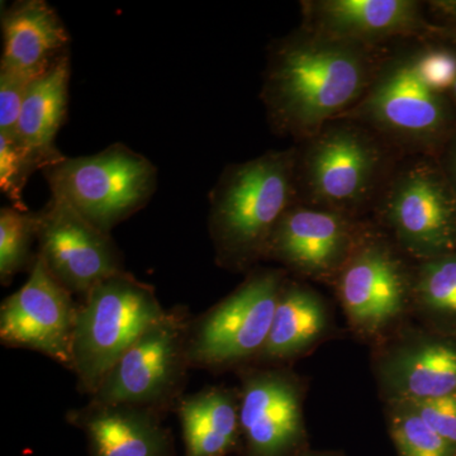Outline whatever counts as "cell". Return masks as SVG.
<instances>
[{
    "label": "cell",
    "mask_w": 456,
    "mask_h": 456,
    "mask_svg": "<svg viewBox=\"0 0 456 456\" xmlns=\"http://www.w3.org/2000/svg\"><path fill=\"white\" fill-rule=\"evenodd\" d=\"M377 66L370 47L302 28L273 45L261 99L273 130L307 139L359 103Z\"/></svg>",
    "instance_id": "6da1fadb"
},
{
    "label": "cell",
    "mask_w": 456,
    "mask_h": 456,
    "mask_svg": "<svg viewBox=\"0 0 456 456\" xmlns=\"http://www.w3.org/2000/svg\"><path fill=\"white\" fill-rule=\"evenodd\" d=\"M296 149L268 151L228 165L209 193L208 232L215 260L232 273H250L265 261L270 239L296 203Z\"/></svg>",
    "instance_id": "7a4b0ae2"
},
{
    "label": "cell",
    "mask_w": 456,
    "mask_h": 456,
    "mask_svg": "<svg viewBox=\"0 0 456 456\" xmlns=\"http://www.w3.org/2000/svg\"><path fill=\"white\" fill-rule=\"evenodd\" d=\"M415 264L383 230L367 224L331 284L356 340L374 346L413 321Z\"/></svg>",
    "instance_id": "3957f363"
},
{
    "label": "cell",
    "mask_w": 456,
    "mask_h": 456,
    "mask_svg": "<svg viewBox=\"0 0 456 456\" xmlns=\"http://www.w3.org/2000/svg\"><path fill=\"white\" fill-rule=\"evenodd\" d=\"M167 310L155 288L126 270L95 285L79 303L73 373L92 397L110 368Z\"/></svg>",
    "instance_id": "277c9868"
},
{
    "label": "cell",
    "mask_w": 456,
    "mask_h": 456,
    "mask_svg": "<svg viewBox=\"0 0 456 456\" xmlns=\"http://www.w3.org/2000/svg\"><path fill=\"white\" fill-rule=\"evenodd\" d=\"M288 273L255 268L220 302L191 320L188 360L191 369L224 373L254 364L265 346Z\"/></svg>",
    "instance_id": "5b68a950"
},
{
    "label": "cell",
    "mask_w": 456,
    "mask_h": 456,
    "mask_svg": "<svg viewBox=\"0 0 456 456\" xmlns=\"http://www.w3.org/2000/svg\"><path fill=\"white\" fill-rule=\"evenodd\" d=\"M51 196L61 198L104 232L141 211L158 189V169L121 142L101 152L66 158L42 170Z\"/></svg>",
    "instance_id": "8992f818"
},
{
    "label": "cell",
    "mask_w": 456,
    "mask_h": 456,
    "mask_svg": "<svg viewBox=\"0 0 456 456\" xmlns=\"http://www.w3.org/2000/svg\"><path fill=\"white\" fill-rule=\"evenodd\" d=\"M184 308L167 310L108 371L90 401L127 404L165 412L183 395L191 368Z\"/></svg>",
    "instance_id": "52a82bcc"
},
{
    "label": "cell",
    "mask_w": 456,
    "mask_h": 456,
    "mask_svg": "<svg viewBox=\"0 0 456 456\" xmlns=\"http://www.w3.org/2000/svg\"><path fill=\"white\" fill-rule=\"evenodd\" d=\"M342 117L368 123L389 139L412 147L434 146L452 122L445 95L422 77L419 50L378 66L367 93Z\"/></svg>",
    "instance_id": "ba28073f"
},
{
    "label": "cell",
    "mask_w": 456,
    "mask_h": 456,
    "mask_svg": "<svg viewBox=\"0 0 456 456\" xmlns=\"http://www.w3.org/2000/svg\"><path fill=\"white\" fill-rule=\"evenodd\" d=\"M380 224L415 263L456 251V193L445 173L426 161L408 165L393 178Z\"/></svg>",
    "instance_id": "9c48e42d"
},
{
    "label": "cell",
    "mask_w": 456,
    "mask_h": 456,
    "mask_svg": "<svg viewBox=\"0 0 456 456\" xmlns=\"http://www.w3.org/2000/svg\"><path fill=\"white\" fill-rule=\"evenodd\" d=\"M245 456H296L310 449L305 419L307 378L292 367L237 370Z\"/></svg>",
    "instance_id": "30bf717a"
},
{
    "label": "cell",
    "mask_w": 456,
    "mask_h": 456,
    "mask_svg": "<svg viewBox=\"0 0 456 456\" xmlns=\"http://www.w3.org/2000/svg\"><path fill=\"white\" fill-rule=\"evenodd\" d=\"M383 152L373 139L351 123H329L312 137L297 160V182L311 203L353 216L377 184Z\"/></svg>",
    "instance_id": "8fae6325"
},
{
    "label": "cell",
    "mask_w": 456,
    "mask_h": 456,
    "mask_svg": "<svg viewBox=\"0 0 456 456\" xmlns=\"http://www.w3.org/2000/svg\"><path fill=\"white\" fill-rule=\"evenodd\" d=\"M370 368L383 403L456 393V338L406 323L370 347Z\"/></svg>",
    "instance_id": "7c38bea8"
},
{
    "label": "cell",
    "mask_w": 456,
    "mask_h": 456,
    "mask_svg": "<svg viewBox=\"0 0 456 456\" xmlns=\"http://www.w3.org/2000/svg\"><path fill=\"white\" fill-rule=\"evenodd\" d=\"M77 308L74 294L53 278L36 254L25 284L0 305V342L42 354L73 371Z\"/></svg>",
    "instance_id": "4fadbf2b"
},
{
    "label": "cell",
    "mask_w": 456,
    "mask_h": 456,
    "mask_svg": "<svg viewBox=\"0 0 456 456\" xmlns=\"http://www.w3.org/2000/svg\"><path fill=\"white\" fill-rule=\"evenodd\" d=\"M37 255L69 292L86 296L101 281L126 272L118 246L61 198L37 212Z\"/></svg>",
    "instance_id": "5bb4252c"
},
{
    "label": "cell",
    "mask_w": 456,
    "mask_h": 456,
    "mask_svg": "<svg viewBox=\"0 0 456 456\" xmlns=\"http://www.w3.org/2000/svg\"><path fill=\"white\" fill-rule=\"evenodd\" d=\"M365 228L346 213L294 203L270 239L265 261L278 263L288 274L331 285Z\"/></svg>",
    "instance_id": "9a60e30c"
},
{
    "label": "cell",
    "mask_w": 456,
    "mask_h": 456,
    "mask_svg": "<svg viewBox=\"0 0 456 456\" xmlns=\"http://www.w3.org/2000/svg\"><path fill=\"white\" fill-rule=\"evenodd\" d=\"M303 28L332 40L371 47L401 36L436 35V26L413 0H316L303 2Z\"/></svg>",
    "instance_id": "2e32d148"
},
{
    "label": "cell",
    "mask_w": 456,
    "mask_h": 456,
    "mask_svg": "<svg viewBox=\"0 0 456 456\" xmlns=\"http://www.w3.org/2000/svg\"><path fill=\"white\" fill-rule=\"evenodd\" d=\"M335 312L322 294L288 275L273 317L268 340L254 364L292 367L326 341L340 338Z\"/></svg>",
    "instance_id": "e0dca14e"
},
{
    "label": "cell",
    "mask_w": 456,
    "mask_h": 456,
    "mask_svg": "<svg viewBox=\"0 0 456 456\" xmlns=\"http://www.w3.org/2000/svg\"><path fill=\"white\" fill-rule=\"evenodd\" d=\"M69 424L88 441L90 456H171L173 440L160 412L90 401L69 411Z\"/></svg>",
    "instance_id": "ac0fdd59"
},
{
    "label": "cell",
    "mask_w": 456,
    "mask_h": 456,
    "mask_svg": "<svg viewBox=\"0 0 456 456\" xmlns=\"http://www.w3.org/2000/svg\"><path fill=\"white\" fill-rule=\"evenodd\" d=\"M0 68L29 80L46 74L68 53L70 33L55 9L44 0H20L2 13Z\"/></svg>",
    "instance_id": "d6986e66"
},
{
    "label": "cell",
    "mask_w": 456,
    "mask_h": 456,
    "mask_svg": "<svg viewBox=\"0 0 456 456\" xmlns=\"http://www.w3.org/2000/svg\"><path fill=\"white\" fill-rule=\"evenodd\" d=\"M174 410L182 426L185 456H227L241 444L235 387H206L183 395Z\"/></svg>",
    "instance_id": "ffe728a7"
},
{
    "label": "cell",
    "mask_w": 456,
    "mask_h": 456,
    "mask_svg": "<svg viewBox=\"0 0 456 456\" xmlns=\"http://www.w3.org/2000/svg\"><path fill=\"white\" fill-rule=\"evenodd\" d=\"M71 64L69 53L60 57L46 74L29 84L20 121L16 142L42 165V170L64 160L55 139L68 114Z\"/></svg>",
    "instance_id": "44dd1931"
},
{
    "label": "cell",
    "mask_w": 456,
    "mask_h": 456,
    "mask_svg": "<svg viewBox=\"0 0 456 456\" xmlns=\"http://www.w3.org/2000/svg\"><path fill=\"white\" fill-rule=\"evenodd\" d=\"M412 316L431 331L456 338V251L415 264Z\"/></svg>",
    "instance_id": "7402d4cb"
},
{
    "label": "cell",
    "mask_w": 456,
    "mask_h": 456,
    "mask_svg": "<svg viewBox=\"0 0 456 456\" xmlns=\"http://www.w3.org/2000/svg\"><path fill=\"white\" fill-rule=\"evenodd\" d=\"M389 436L398 456H456V449L426 424L408 402L383 403Z\"/></svg>",
    "instance_id": "603a6c76"
},
{
    "label": "cell",
    "mask_w": 456,
    "mask_h": 456,
    "mask_svg": "<svg viewBox=\"0 0 456 456\" xmlns=\"http://www.w3.org/2000/svg\"><path fill=\"white\" fill-rule=\"evenodd\" d=\"M37 240V212L14 207L0 209V283H12L31 259L33 241Z\"/></svg>",
    "instance_id": "cb8c5ba5"
},
{
    "label": "cell",
    "mask_w": 456,
    "mask_h": 456,
    "mask_svg": "<svg viewBox=\"0 0 456 456\" xmlns=\"http://www.w3.org/2000/svg\"><path fill=\"white\" fill-rule=\"evenodd\" d=\"M36 170H42L40 161L16 141L0 134V191L14 208L28 211L23 191Z\"/></svg>",
    "instance_id": "d4e9b609"
},
{
    "label": "cell",
    "mask_w": 456,
    "mask_h": 456,
    "mask_svg": "<svg viewBox=\"0 0 456 456\" xmlns=\"http://www.w3.org/2000/svg\"><path fill=\"white\" fill-rule=\"evenodd\" d=\"M32 80L0 68V134L16 140L17 126Z\"/></svg>",
    "instance_id": "484cf974"
},
{
    "label": "cell",
    "mask_w": 456,
    "mask_h": 456,
    "mask_svg": "<svg viewBox=\"0 0 456 456\" xmlns=\"http://www.w3.org/2000/svg\"><path fill=\"white\" fill-rule=\"evenodd\" d=\"M408 403L412 404L426 424L456 449V393Z\"/></svg>",
    "instance_id": "4316f807"
},
{
    "label": "cell",
    "mask_w": 456,
    "mask_h": 456,
    "mask_svg": "<svg viewBox=\"0 0 456 456\" xmlns=\"http://www.w3.org/2000/svg\"><path fill=\"white\" fill-rule=\"evenodd\" d=\"M419 69L422 77L432 89L452 92L456 82V53L449 50H419Z\"/></svg>",
    "instance_id": "83f0119b"
},
{
    "label": "cell",
    "mask_w": 456,
    "mask_h": 456,
    "mask_svg": "<svg viewBox=\"0 0 456 456\" xmlns=\"http://www.w3.org/2000/svg\"><path fill=\"white\" fill-rule=\"evenodd\" d=\"M431 8L441 20V25L436 26V35L456 42V0L432 2Z\"/></svg>",
    "instance_id": "f1b7e54d"
},
{
    "label": "cell",
    "mask_w": 456,
    "mask_h": 456,
    "mask_svg": "<svg viewBox=\"0 0 456 456\" xmlns=\"http://www.w3.org/2000/svg\"><path fill=\"white\" fill-rule=\"evenodd\" d=\"M446 178L456 193V141L450 146L448 158H446Z\"/></svg>",
    "instance_id": "f546056e"
},
{
    "label": "cell",
    "mask_w": 456,
    "mask_h": 456,
    "mask_svg": "<svg viewBox=\"0 0 456 456\" xmlns=\"http://www.w3.org/2000/svg\"><path fill=\"white\" fill-rule=\"evenodd\" d=\"M296 456H346L338 450H312L307 449L302 452L301 454Z\"/></svg>",
    "instance_id": "4dcf8cb0"
},
{
    "label": "cell",
    "mask_w": 456,
    "mask_h": 456,
    "mask_svg": "<svg viewBox=\"0 0 456 456\" xmlns=\"http://www.w3.org/2000/svg\"><path fill=\"white\" fill-rule=\"evenodd\" d=\"M452 97H454L455 101H456V82L454 84V86H452Z\"/></svg>",
    "instance_id": "1f68e13d"
}]
</instances>
